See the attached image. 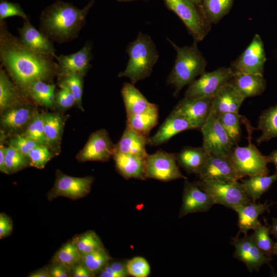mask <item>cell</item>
Listing matches in <instances>:
<instances>
[{
    "mask_svg": "<svg viewBox=\"0 0 277 277\" xmlns=\"http://www.w3.org/2000/svg\"><path fill=\"white\" fill-rule=\"evenodd\" d=\"M14 16L21 17L24 21L29 20L27 15L19 4L0 0V22Z\"/></svg>",
    "mask_w": 277,
    "mask_h": 277,
    "instance_id": "bcb514c9",
    "label": "cell"
},
{
    "mask_svg": "<svg viewBox=\"0 0 277 277\" xmlns=\"http://www.w3.org/2000/svg\"><path fill=\"white\" fill-rule=\"evenodd\" d=\"M167 40L176 52L174 66L167 78V85L173 86V95L176 96L184 86L205 72L207 62L196 42L191 46L180 47Z\"/></svg>",
    "mask_w": 277,
    "mask_h": 277,
    "instance_id": "277c9868",
    "label": "cell"
},
{
    "mask_svg": "<svg viewBox=\"0 0 277 277\" xmlns=\"http://www.w3.org/2000/svg\"><path fill=\"white\" fill-rule=\"evenodd\" d=\"M93 180L92 176L74 177L57 171L54 184L47 195L48 200L60 196L71 200L84 197L89 193Z\"/></svg>",
    "mask_w": 277,
    "mask_h": 277,
    "instance_id": "8fae6325",
    "label": "cell"
},
{
    "mask_svg": "<svg viewBox=\"0 0 277 277\" xmlns=\"http://www.w3.org/2000/svg\"><path fill=\"white\" fill-rule=\"evenodd\" d=\"M58 75L61 77L59 83L64 84L68 87L75 97L76 105L83 110L82 102L84 76L76 73Z\"/></svg>",
    "mask_w": 277,
    "mask_h": 277,
    "instance_id": "7bdbcfd3",
    "label": "cell"
},
{
    "mask_svg": "<svg viewBox=\"0 0 277 277\" xmlns=\"http://www.w3.org/2000/svg\"><path fill=\"white\" fill-rule=\"evenodd\" d=\"M35 112L29 106H17L4 111L1 123L6 129L16 130L28 123Z\"/></svg>",
    "mask_w": 277,
    "mask_h": 277,
    "instance_id": "f546056e",
    "label": "cell"
},
{
    "mask_svg": "<svg viewBox=\"0 0 277 277\" xmlns=\"http://www.w3.org/2000/svg\"><path fill=\"white\" fill-rule=\"evenodd\" d=\"M231 244L235 248L234 258L243 262L250 272L259 271L262 265L271 261V258L263 253L258 247L252 235L234 238Z\"/></svg>",
    "mask_w": 277,
    "mask_h": 277,
    "instance_id": "9a60e30c",
    "label": "cell"
},
{
    "mask_svg": "<svg viewBox=\"0 0 277 277\" xmlns=\"http://www.w3.org/2000/svg\"><path fill=\"white\" fill-rule=\"evenodd\" d=\"M126 52L129 57L127 66L118 76L127 77L133 84L149 77L159 57L151 37L140 32L127 46Z\"/></svg>",
    "mask_w": 277,
    "mask_h": 277,
    "instance_id": "3957f363",
    "label": "cell"
},
{
    "mask_svg": "<svg viewBox=\"0 0 277 277\" xmlns=\"http://www.w3.org/2000/svg\"><path fill=\"white\" fill-rule=\"evenodd\" d=\"M53 58L28 49L19 38L10 33L4 21L0 22L1 65L24 93L33 82H49L58 75L59 66Z\"/></svg>",
    "mask_w": 277,
    "mask_h": 277,
    "instance_id": "6da1fadb",
    "label": "cell"
},
{
    "mask_svg": "<svg viewBox=\"0 0 277 277\" xmlns=\"http://www.w3.org/2000/svg\"><path fill=\"white\" fill-rule=\"evenodd\" d=\"M195 183L213 200L215 204L234 210L252 202L247 195L241 182L238 181L200 180Z\"/></svg>",
    "mask_w": 277,
    "mask_h": 277,
    "instance_id": "52a82bcc",
    "label": "cell"
},
{
    "mask_svg": "<svg viewBox=\"0 0 277 277\" xmlns=\"http://www.w3.org/2000/svg\"><path fill=\"white\" fill-rule=\"evenodd\" d=\"M208 153L202 147L186 146L178 153L175 157L179 166L189 174L198 176L203 168Z\"/></svg>",
    "mask_w": 277,
    "mask_h": 277,
    "instance_id": "d4e9b609",
    "label": "cell"
},
{
    "mask_svg": "<svg viewBox=\"0 0 277 277\" xmlns=\"http://www.w3.org/2000/svg\"><path fill=\"white\" fill-rule=\"evenodd\" d=\"M121 95L125 107L126 115L138 114L150 107L149 102L131 83H125L121 89Z\"/></svg>",
    "mask_w": 277,
    "mask_h": 277,
    "instance_id": "83f0119b",
    "label": "cell"
},
{
    "mask_svg": "<svg viewBox=\"0 0 277 277\" xmlns=\"http://www.w3.org/2000/svg\"><path fill=\"white\" fill-rule=\"evenodd\" d=\"M38 145L34 141L23 134L12 137L9 142V146L27 156L29 152Z\"/></svg>",
    "mask_w": 277,
    "mask_h": 277,
    "instance_id": "c3c4849f",
    "label": "cell"
},
{
    "mask_svg": "<svg viewBox=\"0 0 277 277\" xmlns=\"http://www.w3.org/2000/svg\"><path fill=\"white\" fill-rule=\"evenodd\" d=\"M81 261V255L71 240L64 244L54 255L52 263H60L71 269Z\"/></svg>",
    "mask_w": 277,
    "mask_h": 277,
    "instance_id": "74e56055",
    "label": "cell"
},
{
    "mask_svg": "<svg viewBox=\"0 0 277 277\" xmlns=\"http://www.w3.org/2000/svg\"><path fill=\"white\" fill-rule=\"evenodd\" d=\"M214 204L211 197L195 182L185 180L179 218L190 213L207 212Z\"/></svg>",
    "mask_w": 277,
    "mask_h": 277,
    "instance_id": "2e32d148",
    "label": "cell"
},
{
    "mask_svg": "<svg viewBox=\"0 0 277 277\" xmlns=\"http://www.w3.org/2000/svg\"><path fill=\"white\" fill-rule=\"evenodd\" d=\"M267 60L263 41L261 36L254 35L249 45L231 65L233 73H252L263 75Z\"/></svg>",
    "mask_w": 277,
    "mask_h": 277,
    "instance_id": "7c38bea8",
    "label": "cell"
},
{
    "mask_svg": "<svg viewBox=\"0 0 277 277\" xmlns=\"http://www.w3.org/2000/svg\"><path fill=\"white\" fill-rule=\"evenodd\" d=\"M44 133L50 149L59 145L61 139L63 121L61 117L55 113L43 114Z\"/></svg>",
    "mask_w": 277,
    "mask_h": 277,
    "instance_id": "836d02e7",
    "label": "cell"
},
{
    "mask_svg": "<svg viewBox=\"0 0 277 277\" xmlns=\"http://www.w3.org/2000/svg\"><path fill=\"white\" fill-rule=\"evenodd\" d=\"M145 176L163 182L177 179H188L180 170L175 153L159 150L151 154H148L145 159Z\"/></svg>",
    "mask_w": 277,
    "mask_h": 277,
    "instance_id": "ba28073f",
    "label": "cell"
},
{
    "mask_svg": "<svg viewBox=\"0 0 277 277\" xmlns=\"http://www.w3.org/2000/svg\"><path fill=\"white\" fill-rule=\"evenodd\" d=\"M270 226L261 223L253 229L252 236L258 247L266 255L271 258L273 254L274 243L270 237Z\"/></svg>",
    "mask_w": 277,
    "mask_h": 277,
    "instance_id": "60d3db41",
    "label": "cell"
},
{
    "mask_svg": "<svg viewBox=\"0 0 277 277\" xmlns=\"http://www.w3.org/2000/svg\"><path fill=\"white\" fill-rule=\"evenodd\" d=\"M22 100L18 88L8 77L5 70L0 68V109L1 112L18 106Z\"/></svg>",
    "mask_w": 277,
    "mask_h": 277,
    "instance_id": "4dcf8cb0",
    "label": "cell"
},
{
    "mask_svg": "<svg viewBox=\"0 0 277 277\" xmlns=\"http://www.w3.org/2000/svg\"><path fill=\"white\" fill-rule=\"evenodd\" d=\"M60 90L55 94V102L61 108L67 109L76 104L75 97L68 87L62 83H58Z\"/></svg>",
    "mask_w": 277,
    "mask_h": 277,
    "instance_id": "681fc988",
    "label": "cell"
},
{
    "mask_svg": "<svg viewBox=\"0 0 277 277\" xmlns=\"http://www.w3.org/2000/svg\"><path fill=\"white\" fill-rule=\"evenodd\" d=\"M94 3V0H91L80 9L71 3L56 1L42 12L40 30L58 43L71 41L77 37L84 26L86 16Z\"/></svg>",
    "mask_w": 277,
    "mask_h": 277,
    "instance_id": "7a4b0ae2",
    "label": "cell"
},
{
    "mask_svg": "<svg viewBox=\"0 0 277 277\" xmlns=\"http://www.w3.org/2000/svg\"><path fill=\"white\" fill-rule=\"evenodd\" d=\"M272 253L277 255V241L274 243Z\"/></svg>",
    "mask_w": 277,
    "mask_h": 277,
    "instance_id": "680465c9",
    "label": "cell"
},
{
    "mask_svg": "<svg viewBox=\"0 0 277 277\" xmlns=\"http://www.w3.org/2000/svg\"><path fill=\"white\" fill-rule=\"evenodd\" d=\"M232 75L230 67H222L211 72H205L188 85L184 97H212L224 85L230 82Z\"/></svg>",
    "mask_w": 277,
    "mask_h": 277,
    "instance_id": "30bf717a",
    "label": "cell"
},
{
    "mask_svg": "<svg viewBox=\"0 0 277 277\" xmlns=\"http://www.w3.org/2000/svg\"><path fill=\"white\" fill-rule=\"evenodd\" d=\"M112 157L117 171L125 179L146 180L145 159L116 151Z\"/></svg>",
    "mask_w": 277,
    "mask_h": 277,
    "instance_id": "603a6c76",
    "label": "cell"
},
{
    "mask_svg": "<svg viewBox=\"0 0 277 277\" xmlns=\"http://www.w3.org/2000/svg\"><path fill=\"white\" fill-rule=\"evenodd\" d=\"M234 1L201 0V4L210 23H217L230 11Z\"/></svg>",
    "mask_w": 277,
    "mask_h": 277,
    "instance_id": "e575fe53",
    "label": "cell"
},
{
    "mask_svg": "<svg viewBox=\"0 0 277 277\" xmlns=\"http://www.w3.org/2000/svg\"><path fill=\"white\" fill-rule=\"evenodd\" d=\"M168 9L182 21L195 42L205 38L210 29L201 2L196 0H164Z\"/></svg>",
    "mask_w": 277,
    "mask_h": 277,
    "instance_id": "8992f818",
    "label": "cell"
},
{
    "mask_svg": "<svg viewBox=\"0 0 277 277\" xmlns=\"http://www.w3.org/2000/svg\"><path fill=\"white\" fill-rule=\"evenodd\" d=\"M4 148L1 142L0 146V170L3 173L8 174L5 163Z\"/></svg>",
    "mask_w": 277,
    "mask_h": 277,
    "instance_id": "11a10c76",
    "label": "cell"
},
{
    "mask_svg": "<svg viewBox=\"0 0 277 277\" xmlns=\"http://www.w3.org/2000/svg\"><path fill=\"white\" fill-rule=\"evenodd\" d=\"M50 277L71 276L70 269L60 263H52L48 266Z\"/></svg>",
    "mask_w": 277,
    "mask_h": 277,
    "instance_id": "f907efd6",
    "label": "cell"
},
{
    "mask_svg": "<svg viewBox=\"0 0 277 277\" xmlns=\"http://www.w3.org/2000/svg\"><path fill=\"white\" fill-rule=\"evenodd\" d=\"M4 154L8 174L16 172L30 165L28 156L9 146L4 148Z\"/></svg>",
    "mask_w": 277,
    "mask_h": 277,
    "instance_id": "b9f144b4",
    "label": "cell"
},
{
    "mask_svg": "<svg viewBox=\"0 0 277 277\" xmlns=\"http://www.w3.org/2000/svg\"><path fill=\"white\" fill-rule=\"evenodd\" d=\"M245 99L229 82L212 97L211 111L217 115L227 112H239Z\"/></svg>",
    "mask_w": 277,
    "mask_h": 277,
    "instance_id": "44dd1931",
    "label": "cell"
},
{
    "mask_svg": "<svg viewBox=\"0 0 277 277\" xmlns=\"http://www.w3.org/2000/svg\"><path fill=\"white\" fill-rule=\"evenodd\" d=\"M126 262L110 261L98 274L100 277H127L129 275Z\"/></svg>",
    "mask_w": 277,
    "mask_h": 277,
    "instance_id": "7dc6e473",
    "label": "cell"
},
{
    "mask_svg": "<svg viewBox=\"0 0 277 277\" xmlns=\"http://www.w3.org/2000/svg\"><path fill=\"white\" fill-rule=\"evenodd\" d=\"M277 181V172L271 175L258 174L241 180L248 197L253 202L259 199L274 182Z\"/></svg>",
    "mask_w": 277,
    "mask_h": 277,
    "instance_id": "f1b7e54d",
    "label": "cell"
},
{
    "mask_svg": "<svg viewBox=\"0 0 277 277\" xmlns=\"http://www.w3.org/2000/svg\"><path fill=\"white\" fill-rule=\"evenodd\" d=\"M129 275L134 277H147L150 273V266L143 257L135 256L126 262Z\"/></svg>",
    "mask_w": 277,
    "mask_h": 277,
    "instance_id": "f6af8a7d",
    "label": "cell"
},
{
    "mask_svg": "<svg viewBox=\"0 0 277 277\" xmlns=\"http://www.w3.org/2000/svg\"><path fill=\"white\" fill-rule=\"evenodd\" d=\"M267 158L269 163H271L274 165L276 172H277V149L267 155Z\"/></svg>",
    "mask_w": 277,
    "mask_h": 277,
    "instance_id": "9f6ffc18",
    "label": "cell"
},
{
    "mask_svg": "<svg viewBox=\"0 0 277 277\" xmlns=\"http://www.w3.org/2000/svg\"><path fill=\"white\" fill-rule=\"evenodd\" d=\"M92 43H86L76 52L57 56L59 72L58 75L76 73L85 76L91 67L92 58Z\"/></svg>",
    "mask_w": 277,
    "mask_h": 277,
    "instance_id": "ac0fdd59",
    "label": "cell"
},
{
    "mask_svg": "<svg viewBox=\"0 0 277 277\" xmlns=\"http://www.w3.org/2000/svg\"><path fill=\"white\" fill-rule=\"evenodd\" d=\"M30 166L37 169H43L53 157L50 148L47 146L38 145L32 149L27 155Z\"/></svg>",
    "mask_w": 277,
    "mask_h": 277,
    "instance_id": "ee69618b",
    "label": "cell"
},
{
    "mask_svg": "<svg viewBox=\"0 0 277 277\" xmlns=\"http://www.w3.org/2000/svg\"><path fill=\"white\" fill-rule=\"evenodd\" d=\"M29 277H50L48 266L44 267L31 272Z\"/></svg>",
    "mask_w": 277,
    "mask_h": 277,
    "instance_id": "db71d44e",
    "label": "cell"
},
{
    "mask_svg": "<svg viewBox=\"0 0 277 277\" xmlns=\"http://www.w3.org/2000/svg\"><path fill=\"white\" fill-rule=\"evenodd\" d=\"M112 260L105 247L81 255V262L94 275L98 274Z\"/></svg>",
    "mask_w": 277,
    "mask_h": 277,
    "instance_id": "d590c367",
    "label": "cell"
},
{
    "mask_svg": "<svg viewBox=\"0 0 277 277\" xmlns=\"http://www.w3.org/2000/svg\"><path fill=\"white\" fill-rule=\"evenodd\" d=\"M248 133V144L245 146H234L229 158L234 168L243 177L258 174H269L267 156L264 155L256 147L251 143V134L253 128L245 117L242 118Z\"/></svg>",
    "mask_w": 277,
    "mask_h": 277,
    "instance_id": "5b68a950",
    "label": "cell"
},
{
    "mask_svg": "<svg viewBox=\"0 0 277 277\" xmlns=\"http://www.w3.org/2000/svg\"><path fill=\"white\" fill-rule=\"evenodd\" d=\"M212 98H189L184 97L172 111L186 119L193 129L200 130L211 112Z\"/></svg>",
    "mask_w": 277,
    "mask_h": 277,
    "instance_id": "5bb4252c",
    "label": "cell"
},
{
    "mask_svg": "<svg viewBox=\"0 0 277 277\" xmlns=\"http://www.w3.org/2000/svg\"><path fill=\"white\" fill-rule=\"evenodd\" d=\"M22 134L38 145L49 148L44 133L43 115L38 112H35Z\"/></svg>",
    "mask_w": 277,
    "mask_h": 277,
    "instance_id": "ab89813d",
    "label": "cell"
},
{
    "mask_svg": "<svg viewBox=\"0 0 277 277\" xmlns=\"http://www.w3.org/2000/svg\"><path fill=\"white\" fill-rule=\"evenodd\" d=\"M19 39L26 47L37 53L49 55L56 58V50L51 41L41 30L36 29L29 22L25 20L18 29Z\"/></svg>",
    "mask_w": 277,
    "mask_h": 277,
    "instance_id": "d6986e66",
    "label": "cell"
},
{
    "mask_svg": "<svg viewBox=\"0 0 277 277\" xmlns=\"http://www.w3.org/2000/svg\"><path fill=\"white\" fill-rule=\"evenodd\" d=\"M116 1L120 2H128L138 1V0H116ZM143 1H148V0H143Z\"/></svg>",
    "mask_w": 277,
    "mask_h": 277,
    "instance_id": "91938a15",
    "label": "cell"
},
{
    "mask_svg": "<svg viewBox=\"0 0 277 277\" xmlns=\"http://www.w3.org/2000/svg\"><path fill=\"white\" fill-rule=\"evenodd\" d=\"M126 125L137 132L148 136L157 125L159 120L158 106L155 104L138 114L126 115Z\"/></svg>",
    "mask_w": 277,
    "mask_h": 277,
    "instance_id": "4316f807",
    "label": "cell"
},
{
    "mask_svg": "<svg viewBox=\"0 0 277 277\" xmlns=\"http://www.w3.org/2000/svg\"><path fill=\"white\" fill-rule=\"evenodd\" d=\"M148 138L126 125L120 140L115 144V151L145 159L148 154L146 149Z\"/></svg>",
    "mask_w": 277,
    "mask_h": 277,
    "instance_id": "7402d4cb",
    "label": "cell"
},
{
    "mask_svg": "<svg viewBox=\"0 0 277 277\" xmlns=\"http://www.w3.org/2000/svg\"><path fill=\"white\" fill-rule=\"evenodd\" d=\"M55 85L43 81H37L31 83L25 93L38 104L50 107L55 103Z\"/></svg>",
    "mask_w": 277,
    "mask_h": 277,
    "instance_id": "d6a6232c",
    "label": "cell"
},
{
    "mask_svg": "<svg viewBox=\"0 0 277 277\" xmlns=\"http://www.w3.org/2000/svg\"><path fill=\"white\" fill-rule=\"evenodd\" d=\"M256 129L261 131L256 140L258 144L277 138V103L262 112Z\"/></svg>",
    "mask_w": 277,
    "mask_h": 277,
    "instance_id": "1f68e13d",
    "label": "cell"
},
{
    "mask_svg": "<svg viewBox=\"0 0 277 277\" xmlns=\"http://www.w3.org/2000/svg\"><path fill=\"white\" fill-rule=\"evenodd\" d=\"M81 255L104 247L98 235L92 230H88L72 240Z\"/></svg>",
    "mask_w": 277,
    "mask_h": 277,
    "instance_id": "f35d334b",
    "label": "cell"
},
{
    "mask_svg": "<svg viewBox=\"0 0 277 277\" xmlns=\"http://www.w3.org/2000/svg\"><path fill=\"white\" fill-rule=\"evenodd\" d=\"M200 180L238 181L243 178L234 168L229 156L208 154L198 175Z\"/></svg>",
    "mask_w": 277,
    "mask_h": 277,
    "instance_id": "e0dca14e",
    "label": "cell"
},
{
    "mask_svg": "<svg viewBox=\"0 0 277 277\" xmlns=\"http://www.w3.org/2000/svg\"><path fill=\"white\" fill-rule=\"evenodd\" d=\"M230 83L245 98L261 95L266 86L263 75L252 73H233Z\"/></svg>",
    "mask_w": 277,
    "mask_h": 277,
    "instance_id": "cb8c5ba5",
    "label": "cell"
},
{
    "mask_svg": "<svg viewBox=\"0 0 277 277\" xmlns=\"http://www.w3.org/2000/svg\"><path fill=\"white\" fill-rule=\"evenodd\" d=\"M71 276L72 277H92L94 275L86 267L81 261L73 266L71 269Z\"/></svg>",
    "mask_w": 277,
    "mask_h": 277,
    "instance_id": "f5cc1de1",
    "label": "cell"
},
{
    "mask_svg": "<svg viewBox=\"0 0 277 277\" xmlns=\"http://www.w3.org/2000/svg\"><path fill=\"white\" fill-rule=\"evenodd\" d=\"M115 152V144L112 142L108 132L101 129L90 135L76 159L80 162H106L112 157Z\"/></svg>",
    "mask_w": 277,
    "mask_h": 277,
    "instance_id": "4fadbf2b",
    "label": "cell"
},
{
    "mask_svg": "<svg viewBox=\"0 0 277 277\" xmlns=\"http://www.w3.org/2000/svg\"><path fill=\"white\" fill-rule=\"evenodd\" d=\"M270 227V234H273L277 238V219L272 218Z\"/></svg>",
    "mask_w": 277,
    "mask_h": 277,
    "instance_id": "6f0895ef",
    "label": "cell"
},
{
    "mask_svg": "<svg viewBox=\"0 0 277 277\" xmlns=\"http://www.w3.org/2000/svg\"><path fill=\"white\" fill-rule=\"evenodd\" d=\"M193 129L189 122L172 111L156 132L148 138V144L157 146L165 143L173 136L186 130Z\"/></svg>",
    "mask_w": 277,
    "mask_h": 277,
    "instance_id": "ffe728a7",
    "label": "cell"
},
{
    "mask_svg": "<svg viewBox=\"0 0 277 277\" xmlns=\"http://www.w3.org/2000/svg\"><path fill=\"white\" fill-rule=\"evenodd\" d=\"M269 207L270 205L267 202L256 203L251 202L236 208L234 210L238 215L239 232L247 234L249 230H253L260 224L259 216L268 211Z\"/></svg>",
    "mask_w": 277,
    "mask_h": 277,
    "instance_id": "484cf974",
    "label": "cell"
},
{
    "mask_svg": "<svg viewBox=\"0 0 277 277\" xmlns=\"http://www.w3.org/2000/svg\"><path fill=\"white\" fill-rule=\"evenodd\" d=\"M202 147L208 154L229 156L234 145L221 125L218 115L211 111L200 129Z\"/></svg>",
    "mask_w": 277,
    "mask_h": 277,
    "instance_id": "9c48e42d",
    "label": "cell"
},
{
    "mask_svg": "<svg viewBox=\"0 0 277 277\" xmlns=\"http://www.w3.org/2000/svg\"><path fill=\"white\" fill-rule=\"evenodd\" d=\"M220 122L235 146L241 138V121L239 112H227L217 115Z\"/></svg>",
    "mask_w": 277,
    "mask_h": 277,
    "instance_id": "8d00e7d4",
    "label": "cell"
},
{
    "mask_svg": "<svg viewBox=\"0 0 277 277\" xmlns=\"http://www.w3.org/2000/svg\"><path fill=\"white\" fill-rule=\"evenodd\" d=\"M197 2H201V0H196Z\"/></svg>",
    "mask_w": 277,
    "mask_h": 277,
    "instance_id": "94428289",
    "label": "cell"
},
{
    "mask_svg": "<svg viewBox=\"0 0 277 277\" xmlns=\"http://www.w3.org/2000/svg\"><path fill=\"white\" fill-rule=\"evenodd\" d=\"M13 229V223L11 218L4 213L0 214V239H3L11 234Z\"/></svg>",
    "mask_w": 277,
    "mask_h": 277,
    "instance_id": "816d5d0a",
    "label": "cell"
}]
</instances>
